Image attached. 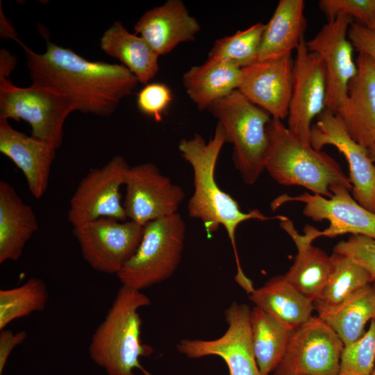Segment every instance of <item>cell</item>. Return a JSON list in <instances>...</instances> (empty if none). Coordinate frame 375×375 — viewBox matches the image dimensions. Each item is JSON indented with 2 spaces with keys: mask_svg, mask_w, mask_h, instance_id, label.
Listing matches in <instances>:
<instances>
[{
  "mask_svg": "<svg viewBox=\"0 0 375 375\" xmlns=\"http://www.w3.org/2000/svg\"><path fill=\"white\" fill-rule=\"evenodd\" d=\"M18 43L24 50L32 83L65 96L83 113L112 115L139 83L123 65L89 61L49 41L42 54Z\"/></svg>",
  "mask_w": 375,
  "mask_h": 375,
  "instance_id": "6da1fadb",
  "label": "cell"
},
{
  "mask_svg": "<svg viewBox=\"0 0 375 375\" xmlns=\"http://www.w3.org/2000/svg\"><path fill=\"white\" fill-rule=\"evenodd\" d=\"M227 143L222 126L217 123L215 133L209 142L199 133L191 139H182L178 144L181 156L190 163L193 169L194 192L188 204L190 217L199 219L208 238L216 233L219 226L226 230L233 247L237 273L236 283L248 294L255 290L252 281L245 275L236 246L235 232L238 226L249 219L267 221L283 220L287 217L265 216L258 209L242 212L238 202L223 191L215 180V167L221 150Z\"/></svg>",
  "mask_w": 375,
  "mask_h": 375,
  "instance_id": "7a4b0ae2",
  "label": "cell"
},
{
  "mask_svg": "<svg viewBox=\"0 0 375 375\" xmlns=\"http://www.w3.org/2000/svg\"><path fill=\"white\" fill-rule=\"evenodd\" d=\"M150 303V299L140 290L124 285L118 290L89 345L90 358L107 375H135V369L151 375L140 364L141 357L149 356L153 351L140 338L139 310Z\"/></svg>",
  "mask_w": 375,
  "mask_h": 375,
  "instance_id": "3957f363",
  "label": "cell"
},
{
  "mask_svg": "<svg viewBox=\"0 0 375 375\" xmlns=\"http://www.w3.org/2000/svg\"><path fill=\"white\" fill-rule=\"evenodd\" d=\"M269 140L265 170L278 183L305 188L312 194L332 197L331 188L351 184L339 163L326 152L315 149L292 133L281 120L267 126Z\"/></svg>",
  "mask_w": 375,
  "mask_h": 375,
  "instance_id": "277c9868",
  "label": "cell"
},
{
  "mask_svg": "<svg viewBox=\"0 0 375 375\" xmlns=\"http://www.w3.org/2000/svg\"><path fill=\"white\" fill-rule=\"evenodd\" d=\"M233 144V162L247 185L254 184L265 170L269 140L267 126L272 117L238 90L212 103L207 109Z\"/></svg>",
  "mask_w": 375,
  "mask_h": 375,
  "instance_id": "5b68a950",
  "label": "cell"
},
{
  "mask_svg": "<svg viewBox=\"0 0 375 375\" xmlns=\"http://www.w3.org/2000/svg\"><path fill=\"white\" fill-rule=\"evenodd\" d=\"M185 232L178 212L147 223L135 254L117 274L122 285L141 291L170 278L181 260Z\"/></svg>",
  "mask_w": 375,
  "mask_h": 375,
  "instance_id": "8992f818",
  "label": "cell"
},
{
  "mask_svg": "<svg viewBox=\"0 0 375 375\" xmlns=\"http://www.w3.org/2000/svg\"><path fill=\"white\" fill-rule=\"evenodd\" d=\"M74 110V103L60 93L33 83L19 88L0 76V119L27 122L33 137L56 149L62 142L65 121Z\"/></svg>",
  "mask_w": 375,
  "mask_h": 375,
  "instance_id": "52a82bcc",
  "label": "cell"
},
{
  "mask_svg": "<svg viewBox=\"0 0 375 375\" xmlns=\"http://www.w3.org/2000/svg\"><path fill=\"white\" fill-rule=\"evenodd\" d=\"M344 344L318 316L291 333L272 375H338Z\"/></svg>",
  "mask_w": 375,
  "mask_h": 375,
  "instance_id": "ba28073f",
  "label": "cell"
},
{
  "mask_svg": "<svg viewBox=\"0 0 375 375\" xmlns=\"http://www.w3.org/2000/svg\"><path fill=\"white\" fill-rule=\"evenodd\" d=\"M130 166L116 156L101 167L90 169L81 180L69 201L67 219L73 228L99 218L128 220L121 201Z\"/></svg>",
  "mask_w": 375,
  "mask_h": 375,
  "instance_id": "9c48e42d",
  "label": "cell"
},
{
  "mask_svg": "<svg viewBox=\"0 0 375 375\" xmlns=\"http://www.w3.org/2000/svg\"><path fill=\"white\" fill-rule=\"evenodd\" d=\"M144 228L131 220L103 217L74 227L72 233L92 269L117 275L137 251Z\"/></svg>",
  "mask_w": 375,
  "mask_h": 375,
  "instance_id": "30bf717a",
  "label": "cell"
},
{
  "mask_svg": "<svg viewBox=\"0 0 375 375\" xmlns=\"http://www.w3.org/2000/svg\"><path fill=\"white\" fill-rule=\"evenodd\" d=\"M251 309L233 302L225 310L228 328L214 340L183 339L177 350L190 358L217 356L226 362L229 375H262L256 362L251 337Z\"/></svg>",
  "mask_w": 375,
  "mask_h": 375,
  "instance_id": "8fae6325",
  "label": "cell"
},
{
  "mask_svg": "<svg viewBox=\"0 0 375 375\" xmlns=\"http://www.w3.org/2000/svg\"><path fill=\"white\" fill-rule=\"evenodd\" d=\"M124 185L123 206L127 218L143 226L177 213L185 199L183 188L173 183L151 162L130 167Z\"/></svg>",
  "mask_w": 375,
  "mask_h": 375,
  "instance_id": "7c38bea8",
  "label": "cell"
},
{
  "mask_svg": "<svg viewBox=\"0 0 375 375\" xmlns=\"http://www.w3.org/2000/svg\"><path fill=\"white\" fill-rule=\"evenodd\" d=\"M350 191L347 187L338 185L331 188L333 195L330 198L308 192L295 197L284 194L276 198L272 206L276 208L288 202L303 203V214L306 217L312 221L327 220L330 223L325 230H317V238H334L350 233L375 239V212L358 203Z\"/></svg>",
  "mask_w": 375,
  "mask_h": 375,
  "instance_id": "4fadbf2b",
  "label": "cell"
},
{
  "mask_svg": "<svg viewBox=\"0 0 375 375\" xmlns=\"http://www.w3.org/2000/svg\"><path fill=\"white\" fill-rule=\"evenodd\" d=\"M352 18L338 15L328 21L310 40L306 42L310 51L322 59L326 71V108L337 114L344 106L348 85L356 75L353 47L348 38Z\"/></svg>",
  "mask_w": 375,
  "mask_h": 375,
  "instance_id": "5bb4252c",
  "label": "cell"
},
{
  "mask_svg": "<svg viewBox=\"0 0 375 375\" xmlns=\"http://www.w3.org/2000/svg\"><path fill=\"white\" fill-rule=\"evenodd\" d=\"M317 119L311 128V146L321 151L324 146L332 145L344 155L349 168L353 197L375 212V165L368 149L351 137L340 118L331 110L325 108Z\"/></svg>",
  "mask_w": 375,
  "mask_h": 375,
  "instance_id": "9a60e30c",
  "label": "cell"
},
{
  "mask_svg": "<svg viewBox=\"0 0 375 375\" xmlns=\"http://www.w3.org/2000/svg\"><path fill=\"white\" fill-rule=\"evenodd\" d=\"M296 51L287 127L302 141L311 144L312 122L326 108V71L319 55L308 49L304 38Z\"/></svg>",
  "mask_w": 375,
  "mask_h": 375,
  "instance_id": "2e32d148",
  "label": "cell"
},
{
  "mask_svg": "<svg viewBox=\"0 0 375 375\" xmlns=\"http://www.w3.org/2000/svg\"><path fill=\"white\" fill-rule=\"evenodd\" d=\"M238 90L249 101L267 112L273 119L288 117L292 97L294 60L291 54L257 61L242 69Z\"/></svg>",
  "mask_w": 375,
  "mask_h": 375,
  "instance_id": "e0dca14e",
  "label": "cell"
},
{
  "mask_svg": "<svg viewBox=\"0 0 375 375\" xmlns=\"http://www.w3.org/2000/svg\"><path fill=\"white\" fill-rule=\"evenodd\" d=\"M356 61L357 74L348 85L344 106L336 115L351 137L367 148L375 142V60L359 53Z\"/></svg>",
  "mask_w": 375,
  "mask_h": 375,
  "instance_id": "ac0fdd59",
  "label": "cell"
},
{
  "mask_svg": "<svg viewBox=\"0 0 375 375\" xmlns=\"http://www.w3.org/2000/svg\"><path fill=\"white\" fill-rule=\"evenodd\" d=\"M56 149L51 144L13 128L0 119V151L22 172L35 199L46 192Z\"/></svg>",
  "mask_w": 375,
  "mask_h": 375,
  "instance_id": "d6986e66",
  "label": "cell"
},
{
  "mask_svg": "<svg viewBox=\"0 0 375 375\" xmlns=\"http://www.w3.org/2000/svg\"><path fill=\"white\" fill-rule=\"evenodd\" d=\"M200 30L199 23L181 0H168L147 10L134 26L135 34H139L159 56L181 43L194 40Z\"/></svg>",
  "mask_w": 375,
  "mask_h": 375,
  "instance_id": "ffe728a7",
  "label": "cell"
},
{
  "mask_svg": "<svg viewBox=\"0 0 375 375\" xmlns=\"http://www.w3.org/2000/svg\"><path fill=\"white\" fill-rule=\"evenodd\" d=\"M280 226L290 235L297 248L294 263L284 276L292 286L313 302L329 276L331 256L312 244L317 238L314 227L306 226L305 234H299L288 217L280 221Z\"/></svg>",
  "mask_w": 375,
  "mask_h": 375,
  "instance_id": "44dd1931",
  "label": "cell"
},
{
  "mask_svg": "<svg viewBox=\"0 0 375 375\" xmlns=\"http://www.w3.org/2000/svg\"><path fill=\"white\" fill-rule=\"evenodd\" d=\"M38 229L32 207L8 183L0 181V263L16 261Z\"/></svg>",
  "mask_w": 375,
  "mask_h": 375,
  "instance_id": "7402d4cb",
  "label": "cell"
},
{
  "mask_svg": "<svg viewBox=\"0 0 375 375\" xmlns=\"http://www.w3.org/2000/svg\"><path fill=\"white\" fill-rule=\"evenodd\" d=\"M303 0H280L262 34L258 61L291 54L304 38L307 22Z\"/></svg>",
  "mask_w": 375,
  "mask_h": 375,
  "instance_id": "603a6c76",
  "label": "cell"
},
{
  "mask_svg": "<svg viewBox=\"0 0 375 375\" xmlns=\"http://www.w3.org/2000/svg\"><path fill=\"white\" fill-rule=\"evenodd\" d=\"M258 307L278 320L292 331L312 316L314 303L292 286L283 276L270 278L249 294Z\"/></svg>",
  "mask_w": 375,
  "mask_h": 375,
  "instance_id": "cb8c5ba5",
  "label": "cell"
},
{
  "mask_svg": "<svg viewBox=\"0 0 375 375\" xmlns=\"http://www.w3.org/2000/svg\"><path fill=\"white\" fill-rule=\"evenodd\" d=\"M242 76V69L207 58L205 62L192 67L183 74V84L198 110H204L217 100L238 90Z\"/></svg>",
  "mask_w": 375,
  "mask_h": 375,
  "instance_id": "d4e9b609",
  "label": "cell"
},
{
  "mask_svg": "<svg viewBox=\"0 0 375 375\" xmlns=\"http://www.w3.org/2000/svg\"><path fill=\"white\" fill-rule=\"evenodd\" d=\"M101 49L118 59L138 79L147 85L159 70V56L141 37L133 34L120 22H115L103 34Z\"/></svg>",
  "mask_w": 375,
  "mask_h": 375,
  "instance_id": "484cf974",
  "label": "cell"
},
{
  "mask_svg": "<svg viewBox=\"0 0 375 375\" xmlns=\"http://www.w3.org/2000/svg\"><path fill=\"white\" fill-rule=\"evenodd\" d=\"M316 310L346 345L362 336L366 324L374 319L375 291L370 284L334 306Z\"/></svg>",
  "mask_w": 375,
  "mask_h": 375,
  "instance_id": "4316f807",
  "label": "cell"
},
{
  "mask_svg": "<svg viewBox=\"0 0 375 375\" xmlns=\"http://www.w3.org/2000/svg\"><path fill=\"white\" fill-rule=\"evenodd\" d=\"M251 329L260 372L269 375L281 360L292 331L256 306L251 310Z\"/></svg>",
  "mask_w": 375,
  "mask_h": 375,
  "instance_id": "83f0119b",
  "label": "cell"
},
{
  "mask_svg": "<svg viewBox=\"0 0 375 375\" xmlns=\"http://www.w3.org/2000/svg\"><path fill=\"white\" fill-rule=\"evenodd\" d=\"M331 259L328 279L313 301L316 310L334 306L373 281L370 274L349 257L333 251Z\"/></svg>",
  "mask_w": 375,
  "mask_h": 375,
  "instance_id": "f1b7e54d",
  "label": "cell"
},
{
  "mask_svg": "<svg viewBox=\"0 0 375 375\" xmlns=\"http://www.w3.org/2000/svg\"><path fill=\"white\" fill-rule=\"evenodd\" d=\"M48 290L41 278L32 277L22 285L0 290V330L13 320L43 311L48 302Z\"/></svg>",
  "mask_w": 375,
  "mask_h": 375,
  "instance_id": "f546056e",
  "label": "cell"
},
{
  "mask_svg": "<svg viewBox=\"0 0 375 375\" xmlns=\"http://www.w3.org/2000/svg\"><path fill=\"white\" fill-rule=\"evenodd\" d=\"M265 24L258 22L232 35L216 40L208 58L227 62L240 69L258 61L259 49Z\"/></svg>",
  "mask_w": 375,
  "mask_h": 375,
  "instance_id": "4dcf8cb0",
  "label": "cell"
},
{
  "mask_svg": "<svg viewBox=\"0 0 375 375\" xmlns=\"http://www.w3.org/2000/svg\"><path fill=\"white\" fill-rule=\"evenodd\" d=\"M375 367V320L357 340L344 345L338 375H371Z\"/></svg>",
  "mask_w": 375,
  "mask_h": 375,
  "instance_id": "1f68e13d",
  "label": "cell"
},
{
  "mask_svg": "<svg viewBox=\"0 0 375 375\" xmlns=\"http://www.w3.org/2000/svg\"><path fill=\"white\" fill-rule=\"evenodd\" d=\"M333 251L343 254L365 268L375 280V239L362 235H351L339 242ZM372 281V282H373Z\"/></svg>",
  "mask_w": 375,
  "mask_h": 375,
  "instance_id": "d6a6232c",
  "label": "cell"
},
{
  "mask_svg": "<svg viewBox=\"0 0 375 375\" xmlns=\"http://www.w3.org/2000/svg\"><path fill=\"white\" fill-rule=\"evenodd\" d=\"M319 6L328 21L345 15L366 26L375 13V0H320Z\"/></svg>",
  "mask_w": 375,
  "mask_h": 375,
  "instance_id": "836d02e7",
  "label": "cell"
},
{
  "mask_svg": "<svg viewBox=\"0 0 375 375\" xmlns=\"http://www.w3.org/2000/svg\"><path fill=\"white\" fill-rule=\"evenodd\" d=\"M172 99V92L166 84L148 83L138 94L137 106L143 114L159 122Z\"/></svg>",
  "mask_w": 375,
  "mask_h": 375,
  "instance_id": "e575fe53",
  "label": "cell"
},
{
  "mask_svg": "<svg viewBox=\"0 0 375 375\" xmlns=\"http://www.w3.org/2000/svg\"><path fill=\"white\" fill-rule=\"evenodd\" d=\"M348 38L358 53H364L375 60V30L360 22H352Z\"/></svg>",
  "mask_w": 375,
  "mask_h": 375,
  "instance_id": "d590c367",
  "label": "cell"
},
{
  "mask_svg": "<svg viewBox=\"0 0 375 375\" xmlns=\"http://www.w3.org/2000/svg\"><path fill=\"white\" fill-rule=\"evenodd\" d=\"M27 338L24 331L14 333L3 329L0 332V375H1L12 351Z\"/></svg>",
  "mask_w": 375,
  "mask_h": 375,
  "instance_id": "8d00e7d4",
  "label": "cell"
},
{
  "mask_svg": "<svg viewBox=\"0 0 375 375\" xmlns=\"http://www.w3.org/2000/svg\"><path fill=\"white\" fill-rule=\"evenodd\" d=\"M16 63V58L8 51L2 49L0 51V76L9 77Z\"/></svg>",
  "mask_w": 375,
  "mask_h": 375,
  "instance_id": "74e56055",
  "label": "cell"
},
{
  "mask_svg": "<svg viewBox=\"0 0 375 375\" xmlns=\"http://www.w3.org/2000/svg\"><path fill=\"white\" fill-rule=\"evenodd\" d=\"M1 37L11 38L12 40H15L17 42H19V40L17 38L14 28H12L11 24H8V21L2 13L1 9Z\"/></svg>",
  "mask_w": 375,
  "mask_h": 375,
  "instance_id": "f35d334b",
  "label": "cell"
},
{
  "mask_svg": "<svg viewBox=\"0 0 375 375\" xmlns=\"http://www.w3.org/2000/svg\"><path fill=\"white\" fill-rule=\"evenodd\" d=\"M367 149H368L369 157L371 160H372V162H374V164L375 165V142L372 144V145H370L369 147H367Z\"/></svg>",
  "mask_w": 375,
  "mask_h": 375,
  "instance_id": "ab89813d",
  "label": "cell"
},
{
  "mask_svg": "<svg viewBox=\"0 0 375 375\" xmlns=\"http://www.w3.org/2000/svg\"><path fill=\"white\" fill-rule=\"evenodd\" d=\"M369 27H370L371 28H373L375 30V13L369 24V26H367Z\"/></svg>",
  "mask_w": 375,
  "mask_h": 375,
  "instance_id": "60d3db41",
  "label": "cell"
},
{
  "mask_svg": "<svg viewBox=\"0 0 375 375\" xmlns=\"http://www.w3.org/2000/svg\"><path fill=\"white\" fill-rule=\"evenodd\" d=\"M372 285L375 291V280L372 283ZM373 319L375 320V315Z\"/></svg>",
  "mask_w": 375,
  "mask_h": 375,
  "instance_id": "b9f144b4",
  "label": "cell"
},
{
  "mask_svg": "<svg viewBox=\"0 0 375 375\" xmlns=\"http://www.w3.org/2000/svg\"><path fill=\"white\" fill-rule=\"evenodd\" d=\"M371 375H375V367H374V370H373V372H372V373Z\"/></svg>",
  "mask_w": 375,
  "mask_h": 375,
  "instance_id": "7bdbcfd3",
  "label": "cell"
}]
</instances>
